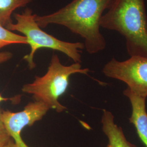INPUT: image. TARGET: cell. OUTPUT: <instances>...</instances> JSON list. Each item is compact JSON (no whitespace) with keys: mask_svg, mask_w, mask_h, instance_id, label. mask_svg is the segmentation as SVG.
<instances>
[{"mask_svg":"<svg viewBox=\"0 0 147 147\" xmlns=\"http://www.w3.org/2000/svg\"><path fill=\"white\" fill-rule=\"evenodd\" d=\"M112 0H72L58 11L44 16L36 14L35 20L42 28L50 25L65 27L84 39L89 54L104 50L106 42L100 31V22Z\"/></svg>","mask_w":147,"mask_h":147,"instance_id":"cell-1","label":"cell"},{"mask_svg":"<svg viewBox=\"0 0 147 147\" xmlns=\"http://www.w3.org/2000/svg\"><path fill=\"white\" fill-rule=\"evenodd\" d=\"M100 27L125 39L130 56L147 57V15L145 0H112L102 16Z\"/></svg>","mask_w":147,"mask_h":147,"instance_id":"cell-2","label":"cell"},{"mask_svg":"<svg viewBox=\"0 0 147 147\" xmlns=\"http://www.w3.org/2000/svg\"><path fill=\"white\" fill-rule=\"evenodd\" d=\"M89 69L82 68L81 63L65 65L61 63L57 54H53L47 73L42 76H35L34 80L25 84L22 92L32 95L34 101H40L49 108L61 113L67 108L59 101V98L68 88L70 76L75 74L88 75Z\"/></svg>","mask_w":147,"mask_h":147,"instance_id":"cell-3","label":"cell"},{"mask_svg":"<svg viewBox=\"0 0 147 147\" xmlns=\"http://www.w3.org/2000/svg\"><path fill=\"white\" fill-rule=\"evenodd\" d=\"M35 15L31 9L27 8L20 14H14L16 23L13 22L7 27L11 31L18 32L26 37L31 51L24 57V59L27 63L28 68L30 70L35 68L34 55L39 49L43 48L59 51L67 56L74 63H81V53L84 49V44L65 42L47 33L37 24Z\"/></svg>","mask_w":147,"mask_h":147,"instance_id":"cell-4","label":"cell"},{"mask_svg":"<svg viewBox=\"0 0 147 147\" xmlns=\"http://www.w3.org/2000/svg\"><path fill=\"white\" fill-rule=\"evenodd\" d=\"M102 71L106 77L126 84L134 94L147 98V57L134 56L123 61L112 58Z\"/></svg>","mask_w":147,"mask_h":147,"instance_id":"cell-5","label":"cell"},{"mask_svg":"<svg viewBox=\"0 0 147 147\" xmlns=\"http://www.w3.org/2000/svg\"><path fill=\"white\" fill-rule=\"evenodd\" d=\"M50 109L44 103L34 101L27 104L23 110L13 112L2 111V120L7 131L17 147H30L21 137L22 130L26 126H31L42 119Z\"/></svg>","mask_w":147,"mask_h":147,"instance_id":"cell-6","label":"cell"},{"mask_svg":"<svg viewBox=\"0 0 147 147\" xmlns=\"http://www.w3.org/2000/svg\"><path fill=\"white\" fill-rule=\"evenodd\" d=\"M123 94L127 98L131 105V115L129 118V122L135 126L138 136L147 147L146 98L134 94L127 87L123 91Z\"/></svg>","mask_w":147,"mask_h":147,"instance_id":"cell-7","label":"cell"},{"mask_svg":"<svg viewBox=\"0 0 147 147\" xmlns=\"http://www.w3.org/2000/svg\"><path fill=\"white\" fill-rule=\"evenodd\" d=\"M101 123L102 130L108 140L107 147H137L129 142L123 129L115 122V117L109 111L104 110Z\"/></svg>","mask_w":147,"mask_h":147,"instance_id":"cell-8","label":"cell"},{"mask_svg":"<svg viewBox=\"0 0 147 147\" xmlns=\"http://www.w3.org/2000/svg\"><path fill=\"white\" fill-rule=\"evenodd\" d=\"M34 0H0V25L7 27L12 24L11 16L14 11L26 7Z\"/></svg>","mask_w":147,"mask_h":147,"instance_id":"cell-9","label":"cell"},{"mask_svg":"<svg viewBox=\"0 0 147 147\" xmlns=\"http://www.w3.org/2000/svg\"><path fill=\"white\" fill-rule=\"evenodd\" d=\"M13 44H27L26 38L0 25V50Z\"/></svg>","mask_w":147,"mask_h":147,"instance_id":"cell-10","label":"cell"},{"mask_svg":"<svg viewBox=\"0 0 147 147\" xmlns=\"http://www.w3.org/2000/svg\"><path fill=\"white\" fill-rule=\"evenodd\" d=\"M13 57V53L9 51H4L0 52V64L5 63L9 60H10ZM21 95H18L14 96L13 98H5L1 94H0V102L3 101H14L16 104L20 102L21 101Z\"/></svg>","mask_w":147,"mask_h":147,"instance_id":"cell-11","label":"cell"},{"mask_svg":"<svg viewBox=\"0 0 147 147\" xmlns=\"http://www.w3.org/2000/svg\"><path fill=\"white\" fill-rule=\"evenodd\" d=\"M2 111L0 109V147L5 145L11 139L2 120Z\"/></svg>","mask_w":147,"mask_h":147,"instance_id":"cell-12","label":"cell"},{"mask_svg":"<svg viewBox=\"0 0 147 147\" xmlns=\"http://www.w3.org/2000/svg\"><path fill=\"white\" fill-rule=\"evenodd\" d=\"M16 147V143H14V141L12 140V139H11V140L9 141V142H8V143H7L6 144H5V145H3V146H1V147Z\"/></svg>","mask_w":147,"mask_h":147,"instance_id":"cell-13","label":"cell"},{"mask_svg":"<svg viewBox=\"0 0 147 147\" xmlns=\"http://www.w3.org/2000/svg\"><path fill=\"white\" fill-rule=\"evenodd\" d=\"M146 1H147V0H146Z\"/></svg>","mask_w":147,"mask_h":147,"instance_id":"cell-14","label":"cell"}]
</instances>
